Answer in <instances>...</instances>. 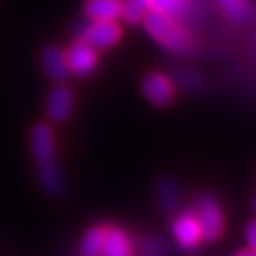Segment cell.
<instances>
[{"instance_id": "9c48e42d", "label": "cell", "mask_w": 256, "mask_h": 256, "mask_svg": "<svg viewBox=\"0 0 256 256\" xmlns=\"http://www.w3.org/2000/svg\"><path fill=\"white\" fill-rule=\"evenodd\" d=\"M150 11L172 18L185 27V22H192L196 16V0H150Z\"/></svg>"}, {"instance_id": "ac0fdd59", "label": "cell", "mask_w": 256, "mask_h": 256, "mask_svg": "<svg viewBox=\"0 0 256 256\" xmlns=\"http://www.w3.org/2000/svg\"><path fill=\"white\" fill-rule=\"evenodd\" d=\"M176 84L182 89H188V91H196L201 88V78L196 73H178L176 75Z\"/></svg>"}, {"instance_id": "52a82bcc", "label": "cell", "mask_w": 256, "mask_h": 256, "mask_svg": "<svg viewBox=\"0 0 256 256\" xmlns=\"http://www.w3.org/2000/svg\"><path fill=\"white\" fill-rule=\"evenodd\" d=\"M75 107V94L66 84H57L46 96V116L52 123H64Z\"/></svg>"}, {"instance_id": "7c38bea8", "label": "cell", "mask_w": 256, "mask_h": 256, "mask_svg": "<svg viewBox=\"0 0 256 256\" xmlns=\"http://www.w3.org/2000/svg\"><path fill=\"white\" fill-rule=\"evenodd\" d=\"M100 256H132V244L126 233L116 226L105 228Z\"/></svg>"}, {"instance_id": "3957f363", "label": "cell", "mask_w": 256, "mask_h": 256, "mask_svg": "<svg viewBox=\"0 0 256 256\" xmlns=\"http://www.w3.org/2000/svg\"><path fill=\"white\" fill-rule=\"evenodd\" d=\"M194 217L200 226L201 238L214 242L222 235L224 230V217H222V208H220L219 201L212 196V194H201L194 203Z\"/></svg>"}, {"instance_id": "8fae6325", "label": "cell", "mask_w": 256, "mask_h": 256, "mask_svg": "<svg viewBox=\"0 0 256 256\" xmlns=\"http://www.w3.org/2000/svg\"><path fill=\"white\" fill-rule=\"evenodd\" d=\"M82 12L91 22H118L121 18V0H86Z\"/></svg>"}, {"instance_id": "30bf717a", "label": "cell", "mask_w": 256, "mask_h": 256, "mask_svg": "<svg viewBox=\"0 0 256 256\" xmlns=\"http://www.w3.org/2000/svg\"><path fill=\"white\" fill-rule=\"evenodd\" d=\"M172 235H174L176 242L180 244L182 249L196 248L201 240V233L194 214L187 212L182 214L180 217H176L174 222H172Z\"/></svg>"}, {"instance_id": "9a60e30c", "label": "cell", "mask_w": 256, "mask_h": 256, "mask_svg": "<svg viewBox=\"0 0 256 256\" xmlns=\"http://www.w3.org/2000/svg\"><path fill=\"white\" fill-rule=\"evenodd\" d=\"M150 12V0H121V20L128 25L142 24Z\"/></svg>"}, {"instance_id": "7402d4cb", "label": "cell", "mask_w": 256, "mask_h": 256, "mask_svg": "<svg viewBox=\"0 0 256 256\" xmlns=\"http://www.w3.org/2000/svg\"><path fill=\"white\" fill-rule=\"evenodd\" d=\"M254 206H256V201H254Z\"/></svg>"}, {"instance_id": "e0dca14e", "label": "cell", "mask_w": 256, "mask_h": 256, "mask_svg": "<svg viewBox=\"0 0 256 256\" xmlns=\"http://www.w3.org/2000/svg\"><path fill=\"white\" fill-rule=\"evenodd\" d=\"M38 180L41 187L50 194H59L62 190V174L59 171V166H50V168L38 169Z\"/></svg>"}, {"instance_id": "5bb4252c", "label": "cell", "mask_w": 256, "mask_h": 256, "mask_svg": "<svg viewBox=\"0 0 256 256\" xmlns=\"http://www.w3.org/2000/svg\"><path fill=\"white\" fill-rule=\"evenodd\" d=\"M156 201L162 212L172 214L178 206L180 194H178V185L171 176H162L156 184Z\"/></svg>"}, {"instance_id": "8992f818", "label": "cell", "mask_w": 256, "mask_h": 256, "mask_svg": "<svg viewBox=\"0 0 256 256\" xmlns=\"http://www.w3.org/2000/svg\"><path fill=\"white\" fill-rule=\"evenodd\" d=\"M140 91L153 107H168L174 98V84L168 75L150 72L140 80Z\"/></svg>"}, {"instance_id": "ffe728a7", "label": "cell", "mask_w": 256, "mask_h": 256, "mask_svg": "<svg viewBox=\"0 0 256 256\" xmlns=\"http://www.w3.org/2000/svg\"><path fill=\"white\" fill-rule=\"evenodd\" d=\"M246 238H248L252 251H256V222H251L248 226V230H246Z\"/></svg>"}, {"instance_id": "ba28073f", "label": "cell", "mask_w": 256, "mask_h": 256, "mask_svg": "<svg viewBox=\"0 0 256 256\" xmlns=\"http://www.w3.org/2000/svg\"><path fill=\"white\" fill-rule=\"evenodd\" d=\"M40 64L43 73L46 75L48 80H52L54 84H66V80L70 78V70L66 57H64V50L56 44H46L41 48L40 52Z\"/></svg>"}, {"instance_id": "2e32d148", "label": "cell", "mask_w": 256, "mask_h": 256, "mask_svg": "<svg viewBox=\"0 0 256 256\" xmlns=\"http://www.w3.org/2000/svg\"><path fill=\"white\" fill-rule=\"evenodd\" d=\"M104 233L105 228L94 226L84 235L80 242V256H100L102 246H104Z\"/></svg>"}, {"instance_id": "6da1fadb", "label": "cell", "mask_w": 256, "mask_h": 256, "mask_svg": "<svg viewBox=\"0 0 256 256\" xmlns=\"http://www.w3.org/2000/svg\"><path fill=\"white\" fill-rule=\"evenodd\" d=\"M142 25L148 36L166 52L184 54L190 48V34L184 25L172 18L150 11L142 20Z\"/></svg>"}, {"instance_id": "277c9868", "label": "cell", "mask_w": 256, "mask_h": 256, "mask_svg": "<svg viewBox=\"0 0 256 256\" xmlns=\"http://www.w3.org/2000/svg\"><path fill=\"white\" fill-rule=\"evenodd\" d=\"M30 152L38 169L56 166V134L46 123H38L30 132Z\"/></svg>"}, {"instance_id": "44dd1931", "label": "cell", "mask_w": 256, "mask_h": 256, "mask_svg": "<svg viewBox=\"0 0 256 256\" xmlns=\"http://www.w3.org/2000/svg\"><path fill=\"white\" fill-rule=\"evenodd\" d=\"M236 256H256V251H252V249H246V251L238 252Z\"/></svg>"}, {"instance_id": "d6986e66", "label": "cell", "mask_w": 256, "mask_h": 256, "mask_svg": "<svg viewBox=\"0 0 256 256\" xmlns=\"http://www.w3.org/2000/svg\"><path fill=\"white\" fill-rule=\"evenodd\" d=\"M140 251L144 252V256H162L166 248H164V244H162V240L148 238L140 244Z\"/></svg>"}, {"instance_id": "5b68a950", "label": "cell", "mask_w": 256, "mask_h": 256, "mask_svg": "<svg viewBox=\"0 0 256 256\" xmlns=\"http://www.w3.org/2000/svg\"><path fill=\"white\" fill-rule=\"evenodd\" d=\"M64 57L68 62L70 75L78 78H89L98 68V52L88 44L75 41L64 50Z\"/></svg>"}, {"instance_id": "7a4b0ae2", "label": "cell", "mask_w": 256, "mask_h": 256, "mask_svg": "<svg viewBox=\"0 0 256 256\" xmlns=\"http://www.w3.org/2000/svg\"><path fill=\"white\" fill-rule=\"evenodd\" d=\"M123 36V28L118 22H91L84 20L73 28L75 41L88 44L92 50H108L116 46Z\"/></svg>"}, {"instance_id": "4fadbf2b", "label": "cell", "mask_w": 256, "mask_h": 256, "mask_svg": "<svg viewBox=\"0 0 256 256\" xmlns=\"http://www.w3.org/2000/svg\"><path fill=\"white\" fill-rule=\"evenodd\" d=\"M216 4L233 24H248L254 18V9L249 0H216Z\"/></svg>"}]
</instances>
